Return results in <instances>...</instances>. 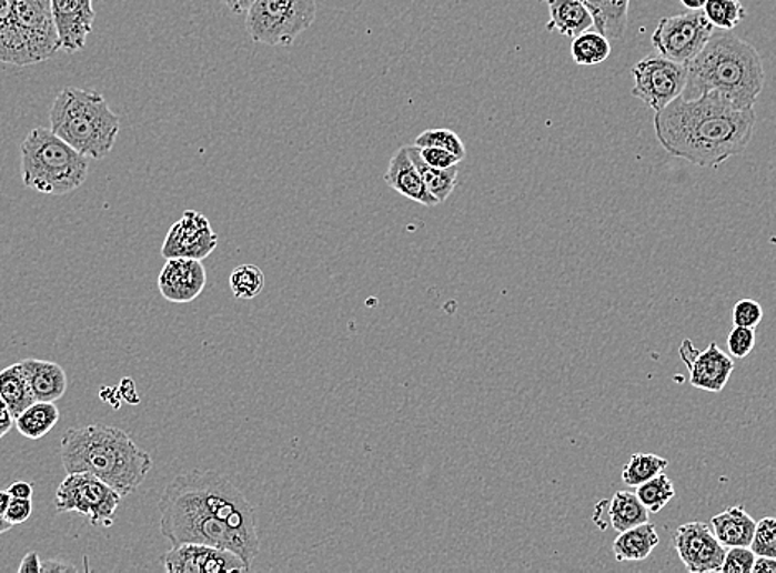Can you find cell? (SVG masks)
Wrapping results in <instances>:
<instances>
[{
	"mask_svg": "<svg viewBox=\"0 0 776 573\" xmlns=\"http://www.w3.org/2000/svg\"><path fill=\"white\" fill-rule=\"evenodd\" d=\"M711 527L724 547H750L757 521L744 506H732L714 515L711 519Z\"/></svg>",
	"mask_w": 776,
	"mask_h": 573,
	"instance_id": "obj_21",
	"label": "cell"
},
{
	"mask_svg": "<svg viewBox=\"0 0 776 573\" xmlns=\"http://www.w3.org/2000/svg\"><path fill=\"white\" fill-rule=\"evenodd\" d=\"M406 151H409L412 161L415 162L416 169H419L420 174H422L430 193H432L440 203L446 202L457 184V165H453V168L449 169L432 168V165L426 164V162L420 158L419 148H416L415 144L406 145Z\"/></svg>",
	"mask_w": 776,
	"mask_h": 573,
	"instance_id": "obj_28",
	"label": "cell"
},
{
	"mask_svg": "<svg viewBox=\"0 0 776 573\" xmlns=\"http://www.w3.org/2000/svg\"><path fill=\"white\" fill-rule=\"evenodd\" d=\"M10 500H12V496H10L9 491H0V515H6Z\"/></svg>",
	"mask_w": 776,
	"mask_h": 573,
	"instance_id": "obj_49",
	"label": "cell"
},
{
	"mask_svg": "<svg viewBox=\"0 0 776 573\" xmlns=\"http://www.w3.org/2000/svg\"><path fill=\"white\" fill-rule=\"evenodd\" d=\"M635 87L632 94L651 110L661 111L686 90L687 64L674 62L659 53H649L633 67Z\"/></svg>",
	"mask_w": 776,
	"mask_h": 573,
	"instance_id": "obj_12",
	"label": "cell"
},
{
	"mask_svg": "<svg viewBox=\"0 0 776 573\" xmlns=\"http://www.w3.org/2000/svg\"><path fill=\"white\" fill-rule=\"evenodd\" d=\"M120 117L98 91L65 88L50 110V129L90 159L107 158L120 134Z\"/></svg>",
	"mask_w": 776,
	"mask_h": 573,
	"instance_id": "obj_4",
	"label": "cell"
},
{
	"mask_svg": "<svg viewBox=\"0 0 776 573\" xmlns=\"http://www.w3.org/2000/svg\"><path fill=\"white\" fill-rule=\"evenodd\" d=\"M415 144L420 148H425V145L442 148L461 159L466 155V145L452 129H426L415 139Z\"/></svg>",
	"mask_w": 776,
	"mask_h": 573,
	"instance_id": "obj_34",
	"label": "cell"
},
{
	"mask_svg": "<svg viewBox=\"0 0 776 573\" xmlns=\"http://www.w3.org/2000/svg\"><path fill=\"white\" fill-rule=\"evenodd\" d=\"M3 435H6V432H3L2 429H0V439H2Z\"/></svg>",
	"mask_w": 776,
	"mask_h": 573,
	"instance_id": "obj_52",
	"label": "cell"
},
{
	"mask_svg": "<svg viewBox=\"0 0 776 573\" xmlns=\"http://www.w3.org/2000/svg\"><path fill=\"white\" fill-rule=\"evenodd\" d=\"M12 33L16 67L46 62L62 50L52 0H13Z\"/></svg>",
	"mask_w": 776,
	"mask_h": 573,
	"instance_id": "obj_8",
	"label": "cell"
},
{
	"mask_svg": "<svg viewBox=\"0 0 776 573\" xmlns=\"http://www.w3.org/2000/svg\"><path fill=\"white\" fill-rule=\"evenodd\" d=\"M13 525L10 524L9 521H7L6 515H0V534H3V532L10 531Z\"/></svg>",
	"mask_w": 776,
	"mask_h": 573,
	"instance_id": "obj_50",
	"label": "cell"
},
{
	"mask_svg": "<svg viewBox=\"0 0 776 573\" xmlns=\"http://www.w3.org/2000/svg\"><path fill=\"white\" fill-rule=\"evenodd\" d=\"M42 572L56 573V572H77V567L70 564H62L59 561H47L43 562Z\"/></svg>",
	"mask_w": 776,
	"mask_h": 573,
	"instance_id": "obj_46",
	"label": "cell"
},
{
	"mask_svg": "<svg viewBox=\"0 0 776 573\" xmlns=\"http://www.w3.org/2000/svg\"><path fill=\"white\" fill-rule=\"evenodd\" d=\"M316 16V0H255L246 12V32L255 43L290 47Z\"/></svg>",
	"mask_w": 776,
	"mask_h": 573,
	"instance_id": "obj_9",
	"label": "cell"
},
{
	"mask_svg": "<svg viewBox=\"0 0 776 573\" xmlns=\"http://www.w3.org/2000/svg\"><path fill=\"white\" fill-rule=\"evenodd\" d=\"M669 461L666 458L657 456L654 453H636L629 458L628 463L623 468V483L629 487H638L651 478L664 473Z\"/></svg>",
	"mask_w": 776,
	"mask_h": 573,
	"instance_id": "obj_30",
	"label": "cell"
},
{
	"mask_svg": "<svg viewBox=\"0 0 776 573\" xmlns=\"http://www.w3.org/2000/svg\"><path fill=\"white\" fill-rule=\"evenodd\" d=\"M32 500H19V497H12V500H10L9 507H7L6 519L12 525L23 524V522L29 521L30 515H32Z\"/></svg>",
	"mask_w": 776,
	"mask_h": 573,
	"instance_id": "obj_41",
	"label": "cell"
},
{
	"mask_svg": "<svg viewBox=\"0 0 776 573\" xmlns=\"http://www.w3.org/2000/svg\"><path fill=\"white\" fill-rule=\"evenodd\" d=\"M750 549L757 557L776 559V517H764L757 522Z\"/></svg>",
	"mask_w": 776,
	"mask_h": 573,
	"instance_id": "obj_35",
	"label": "cell"
},
{
	"mask_svg": "<svg viewBox=\"0 0 776 573\" xmlns=\"http://www.w3.org/2000/svg\"><path fill=\"white\" fill-rule=\"evenodd\" d=\"M416 148H419L420 158H422L426 164L432 165V168L449 169L463 161V159L457 158V155L442 148H433V145H425V148L416 145Z\"/></svg>",
	"mask_w": 776,
	"mask_h": 573,
	"instance_id": "obj_40",
	"label": "cell"
},
{
	"mask_svg": "<svg viewBox=\"0 0 776 573\" xmlns=\"http://www.w3.org/2000/svg\"><path fill=\"white\" fill-rule=\"evenodd\" d=\"M13 423H16V420H13V416L10 415L6 402H3L2 396H0V429L6 432V435L9 433V430L12 429Z\"/></svg>",
	"mask_w": 776,
	"mask_h": 573,
	"instance_id": "obj_45",
	"label": "cell"
},
{
	"mask_svg": "<svg viewBox=\"0 0 776 573\" xmlns=\"http://www.w3.org/2000/svg\"><path fill=\"white\" fill-rule=\"evenodd\" d=\"M629 3L632 0H589L588 9L596 32L609 40L622 39L628 27Z\"/></svg>",
	"mask_w": 776,
	"mask_h": 573,
	"instance_id": "obj_24",
	"label": "cell"
},
{
	"mask_svg": "<svg viewBox=\"0 0 776 573\" xmlns=\"http://www.w3.org/2000/svg\"><path fill=\"white\" fill-rule=\"evenodd\" d=\"M264 288V274L256 264H240L230 274V290L236 300H255Z\"/></svg>",
	"mask_w": 776,
	"mask_h": 573,
	"instance_id": "obj_33",
	"label": "cell"
},
{
	"mask_svg": "<svg viewBox=\"0 0 776 573\" xmlns=\"http://www.w3.org/2000/svg\"><path fill=\"white\" fill-rule=\"evenodd\" d=\"M752 573H776V559H755L754 571H752Z\"/></svg>",
	"mask_w": 776,
	"mask_h": 573,
	"instance_id": "obj_44",
	"label": "cell"
},
{
	"mask_svg": "<svg viewBox=\"0 0 776 573\" xmlns=\"http://www.w3.org/2000/svg\"><path fill=\"white\" fill-rule=\"evenodd\" d=\"M219 245V235L213 232L209 219L195 210H185L179 222L169 229L161 255L169 258H195L205 260Z\"/></svg>",
	"mask_w": 776,
	"mask_h": 573,
	"instance_id": "obj_14",
	"label": "cell"
},
{
	"mask_svg": "<svg viewBox=\"0 0 776 573\" xmlns=\"http://www.w3.org/2000/svg\"><path fill=\"white\" fill-rule=\"evenodd\" d=\"M755 342H757L755 329L734 325L727 338L728 352H730L732 358L745 359L754 351Z\"/></svg>",
	"mask_w": 776,
	"mask_h": 573,
	"instance_id": "obj_37",
	"label": "cell"
},
{
	"mask_svg": "<svg viewBox=\"0 0 776 573\" xmlns=\"http://www.w3.org/2000/svg\"><path fill=\"white\" fill-rule=\"evenodd\" d=\"M233 13H246L255 0H223Z\"/></svg>",
	"mask_w": 776,
	"mask_h": 573,
	"instance_id": "obj_47",
	"label": "cell"
},
{
	"mask_svg": "<svg viewBox=\"0 0 776 573\" xmlns=\"http://www.w3.org/2000/svg\"><path fill=\"white\" fill-rule=\"evenodd\" d=\"M67 473H91L128 497L151 473L154 461L118 426L88 425L67 430L60 446Z\"/></svg>",
	"mask_w": 776,
	"mask_h": 573,
	"instance_id": "obj_2",
	"label": "cell"
},
{
	"mask_svg": "<svg viewBox=\"0 0 776 573\" xmlns=\"http://www.w3.org/2000/svg\"><path fill=\"white\" fill-rule=\"evenodd\" d=\"M9 494L12 497H19V500H32L33 486L27 481H16V483L10 484Z\"/></svg>",
	"mask_w": 776,
	"mask_h": 573,
	"instance_id": "obj_42",
	"label": "cell"
},
{
	"mask_svg": "<svg viewBox=\"0 0 776 573\" xmlns=\"http://www.w3.org/2000/svg\"><path fill=\"white\" fill-rule=\"evenodd\" d=\"M764 84V62L757 49L728 30H714L699 56L687 63V84L681 97L696 100L715 91L747 110L757 103Z\"/></svg>",
	"mask_w": 776,
	"mask_h": 573,
	"instance_id": "obj_3",
	"label": "cell"
},
{
	"mask_svg": "<svg viewBox=\"0 0 776 573\" xmlns=\"http://www.w3.org/2000/svg\"><path fill=\"white\" fill-rule=\"evenodd\" d=\"M36 402H57L67 393L65 369L52 361L23 359L19 362Z\"/></svg>",
	"mask_w": 776,
	"mask_h": 573,
	"instance_id": "obj_20",
	"label": "cell"
},
{
	"mask_svg": "<svg viewBox=\"0 0 776 573\" xmlns=\"http://www.w3.org/2000/svg\"><path fill=\"white\" fill-rule=\"evenodd\" d=\"M703 10H689L679 16L663 17L651 36L654 50L677 63H691L714 32Z\"/></svg>",
	"mask_w": 776,
	"mask_h": 573,
	"instance_id": "obj_11",
	"label": "cell"
},
{
	"mask_svg": "<svg viewBox=\"0 0 776 573\" xmlns=\"http://www.w3.org/2000/svg\"><path fill=\"white\" fill-rule=\"evenodd\" d=\"M537 2H547V0H537ZM582 2L585 3V6H588L589 0H582Z\"/></svg>",
	"mask_w": 776,
	"mask_h": 573,
	"instance_id": "obj_51",
	"label": "cell"
},
{
	"mask_svg": "<svg viewBox=\"0 0 776 573\" xmlns=\"http://www.w3.org/2000/svg\"><path fill=\"white\" fill-rule=\"evenodd\" d=\"M121 494L91 473H67L56 494V510L78 512L93 527H111L121 506Z\"/></svg>",
	"mask_w": 776,
	"mask_h": 573,
	"instance_id": "obj_10",
	"label": "cell"
},
{
	"mask_svg": "<svg viewBox=\"0 0 776 573\" xmlns=\"http://www.w3.org/2000/svg\"><path fill=\"white\" fill-rule=\"evenodd\" d=\"M636 494H638L639 501L645 504L646 510L656 514V512L663 511L669 501H673V497L676 496V490H674L669 476L659 473L646 483L639 484L636 487Z\"/></svg>",
	"mask_w": 776,
	"mask_h": 573,
	"instance_id": "obj_32",
	"label": "cell"
},
{
	"mask_svg": "<svg viewBox=\"0 0 776 573\" xmlns=\"http://www.w3.org/2000/svg\"><path fill=\"white\" fill-rule=\"evenodd\" d=\"M687 10H703L707 0H679Z\"/></svg>",
	"mask_w": 776,
	"mask_h": 573,
	"instance_id": "obj_48",
	"label": "cell"
},
{
	"mask_svg": "<svg viewBox=\"0 0 776 573\" xmlns=\"http://www.w3.org/2000/svg\"><path fill=\"white\" fill-rule=\"evenodd\" d=\"M60 420L56 402H36L16 419V429L26 439L40 440L49 435Z\"/></svg>",
	"mask_w": 776,
	"mask_h": 573,
	"instance_id": "obj_26",
	"label": "cell"
},
{
	"mask_svg": "<svg viewBox=\"0 0 776 573\" xmlns=\"http://www.w3.org/2000/svg\"><path fill=\"white\" fill-rule=\"evenodd\" d=\"M608 517L616 532H625L649 522V511L639 501L636 491H618L608 504Z\"/></svg>",
	"mask_w": 776,
	"mask_h": 573,
	"instance_id": "obj_27",
	"label": "cell"
},
{
	"mask_svg": "<svg viewBox=\"0 0 776 573\" xmlns=\"http://www.w3.org/2000/svg\"><path fill=\"white\" fill-rule=\"evenodd\" d=\"M657 545H659V535H657L656 525L645 522L628 531L619 532L618 537L613 542V554L618 562H642L653 554Z\"/></svg>",
	"mask_w": 776,
	"mask_h": 573,
	"instance_id": "obj_23",
	"label": "cell"
},
{
	"mask_svg": "<svg viewBox=\"0 0 776 573\" xmlns=\"http://www.w3.org/2000/svg\"><path fill=\"white\" fill-rule=\"evenodd\" d=\"M162 535L171 542L172 547L181 544H203L233 552L252 569L259 557L260 547L250 544L235 529L230 527L212 512L184 497L175 496L164 490L159 500Z\"/></svg>",
	"mask_w": 776,
	"mask_h": 573,
	"instance_id": "obj_6",
	"label": "cell"
},
{
	"mask_svg": "<svg viewBox=\"0 0 776 573\" xmlns=\"http://www.w3.org/2000/svg\"><path fill=\"white\" fill-rule=\"evenodd\" d=\"M206 270L195 258H169L158 277L159 293L175 304L192 303L205 290Z\"/></svg>",
	"mask_w": 776,
	"mask_h": 573,
	"instance_id": "obj_17",
	"label": "cell"
},
{
	"mask_svg": "<svg viewBox=\"0 0 776 573\" xmlns=\"http://www.w3.org/2000/svg\"><path fill=\"white\" fill-rule=\"evenodd\" d=\"M165 491L212 512L250 544L260 547L255 507L229 478L212 470L185 471L178 474Z\"/></svg>",
	"mask_w": 776,
	"mask_h": 573,
	"instance_id": "obj_7",
	"label": "cell"
},
{
	"mask_svg": "<svg viewBox=\"0 0 776 573\" xmlns=\"http://www.w3.org/2000/svg\"><path fill=\"white\" fill-rule=\"evenodd\" d=\"M762 319H764V310L754 300H740L732 311L734 325H742V328L755 329L760 324Z\"/></svg>",
	"mask_w": 776,
	"mask_h": 573,
	"instance_id": "obj_39",
	"label": "cell"
},
{
	"mask_svg": "<svg viewBox=\"0 0 776 573\" xmlns=\"http://www.w3.org/2000/svg\"><path fill=\"white\" fill-rule=\"evenodd\" d=\"M681 358L689 369L691 385L706 392H722L734 374L735 362L715 342L706 351L697 352L693 342L684 341L679 349Z\"/></svg>",
	"mask_w": 776,
	"mask_h": 573,
	"instance_id": "obj_16",
	"label": "cell"
},
{
	"mask_svg": "<svg viewBox=\"0 0 776 573\" xmlns=\"http://www.w3.org/2000/svg\"><path fill=\"white\" fill-rule=\"evenodd\" d=\"M93 2L94 0H52L53 20L65 52H81L87 47L88 36L97 19Z\"/></svg>",
	"mask_w": 776,
	"mask_h": 573,
	"instance_id": "obj_18",
	"label": "cell"
},
{
	"mask_svg": "<svg viewBox=\"0 0 776 573\" xmlns=\"http://www.w3.org/2000/svg\"><path fill=\"white\" fill-rule=\"evenodd\" d=\"M384 179L393 191L402 193L403 197L413 200V202L426 207H435L440 203L426 189L422 174L406 151V145L396 149L395 154L390 159Z\"/></svg>",
	"mask_w": 776,
	"mask_h": 573,
	"instance_id": "obj_19",
	"label": "cell"
},
{
	"mask_svg": "<svg viewBox=\"0 0 776 573\" xmlns=\"http://www.w3.org/2000/svg\"><path fill=\"white\" fill-rule=\"evenodd\" d=\"M703 12L714 29L728 30V32L740 26L747 17V10L740 0H707Z\"/></svg>",
	"mask_w": 776,
	"mask_h": 573,
	"instance_id": "obj_31",
	"label": "cell"
},
{
	"mask_svg": "<svg viewBox=\"0 0 776 573\" xmlns=\"http://www.w3.org/2000/svg\"><path fill=\"white\" fill-rule=\"evenodd\" d=\"M162 567L169 573L250 572L249 565L233 552L203 544L174 545L162 555Z\"/></svg>",
	"mask_w": 776,
	"mask_h": 573,
	"instance_id": "obj_15",
	"label": "cell"
},
{
	"mask_svg": "<svg viewBox=\"0 0 776 573\" xmlns=\"http://www.w3.org/2000/svg\"><path fill=\"white\" fill-rule=\"evenodd\" d=\"M12 9L13 0H0V62L12 63Z\"/></svg>",
	"mask_w": 776,
	"mask_h": 573,
	"instance_id": "obj_36",
	"label": "cell"
},
{
	"mask_svg": "<svg viewBox=\"0 0 776 573\" xmlns=\"http://www.w3.org/2000/svg\"><path fill=\"white\" fill-rule=\"evenodd\" d=\"M572 59L582 67H593L606 62L612 53V43L608 37L599 32H586L575 37L571 47Z\"/></svg>",
	"mask_w": 776,
	"mask_h": 573,
	"instance_id": "obj_29",
	"label": "cell"
},
{
	"mask_svg": "<svg viewBox=\"0 0 776 573\" xmlns=\"http://www.w3.org/2000/svg\"><path fill=\"white\" fill-rule=\"evenodd\" d=\"M674 547L691 573L720 572L727 547L706 522H687L674 532Z\"/></svg>",
	"mask_w": 776,
	"mask_h": 573,
	"instance_id": "obj_13",
	"label": "cell"
},
{
	"mask_svg": "<svg viewBox=\"0 0 776 573\" xmlns=\"http://www.w3.org/2000/svg\"><path fill=\"white\" fill-rule=\"evenodd\" d=\"M547 32H558L575 39L593 27L592 12L582 0H547Z\"/></svg>",
	"mask_w": 776,
	"mask_h": 573,
	"instance_id": "obj_22",
	"label": "cell"
},
{
	"mask_svg": "<svg viewBox=\"0 0 776 573\" xmlns=\"http://www.w3.org/2000/svg\"><path fill=\"white\" fill-rule=\"evenodd\" d=\"M755 552L750 547H730L725 552L722 573H752L754 571Z\"/></svg>",
	"mask_w": 776,
	"mask_h": 573,
	"instance_id": "obj_38",
	"label": "cell"
},
{
	"mask_svg": "<svg viewBox=\"0 0 776 573\" xmlns=\"http://www.w3.org/2000/svg\"><path fill=\"white\" fill-rule=\"evenodd\" d=\"M755 124L754 108L742 110L715 91L696 100L676 98L654 114L659 144L697 168H717L740 155L754 138Z\"/></svg>",
	"mask_w": 776,
	"mask_h": 573,
	"instance_id": "obj_1",
	"label": "cell"
},
{
	"mask_svg": "<svg viewBox=\"0 0 776 573\" xmlns=\"http://www.w3.org/2000/svg\"><path fill=\"white\" fill-rule=\"evenodd\" d=\"M42 562H40L39 554L37 552H30L26 557L22 559V564H20V573H40L42 572Z\"/></svg>",
	"mask_w": 776,
	"mask_h": 573,
	"instance_id": "obj_43",
	"label": "cell"
},
{
	"mask_svg": "<svg viewBox=\"0 0 776 573\" xmlns=\"http://www.w3.org/2000/svg\"><path fill=\"white\" fill-rule=\"evenodd\" d=\"M0 396L6 402L13 420L36 403L32 390L19 362L0 371Z\"/></svg>",
	"mask_w": 776,
	"mask_h": 573,
	"instance_id": "obj_25",
	"label": "cell"
},
{
	"mask_svg": "<svg viewBox=\"0 0 776 573\" xmlns=\"http://www.w3.org/2000/svg\"><path fill=\"white\" fill-rule=\"evenodd\" d=\"M20 171L26 188L65 195L87 182L90 158L71 148L52 129L36 128L20 145Z\"/></svg>",
	"mask_w": 776,
	"mask_h": 573,
	"instance_id": "obj_5",
	"label": "cell"
}]
</instances>
